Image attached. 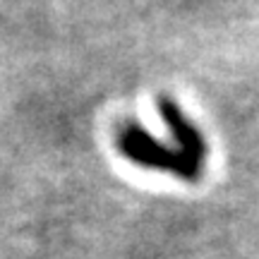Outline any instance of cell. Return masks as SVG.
Wrapping results in <instances>:
<instances>
[{
    "instance_id": "6da1fadb",
    "label": "cell",
    "mask_w": 259,
    "mask_h": 259,
    "mask_svg": "<svg viewBox=\"0 0 259 259\" xmlns=\"http://www.w3.org/2000/svg\"><path fill=\"white\" fill-rule=\"evenodd\" d=\"M118 149H120L122 156H127L130 161H135L137 166L144 168H154V170H166L173 173L178 178H185V180H194L190 168H187L185 158L178 154L176 147H168L161 139H156L151 132L142 130L135 122L122 125L118 132Z\"/></svg>"
},
{
    "instance_id": "7a4b0ae2",
    "label": "cell",
    "mask_w": 259,
    "mask_h": 259,
    "mask_svg": "<svg viewBox=\"0 0 259 259\" xmlns=\"http://www.w3.org/2000/svg\"><path fill=\"white\" fill-rule=\"evenodd\" d=\"M158 113L161 118L166 120L168 132H170V139H173V147L178 149V154L185 158L187 168L192 178H197L204 173V161H206V147H204V137L202 132L194 127V122L187 118L185 113L180 111L173 99L163 96L158 101Z\"/></svg>"
}]
</instances>
